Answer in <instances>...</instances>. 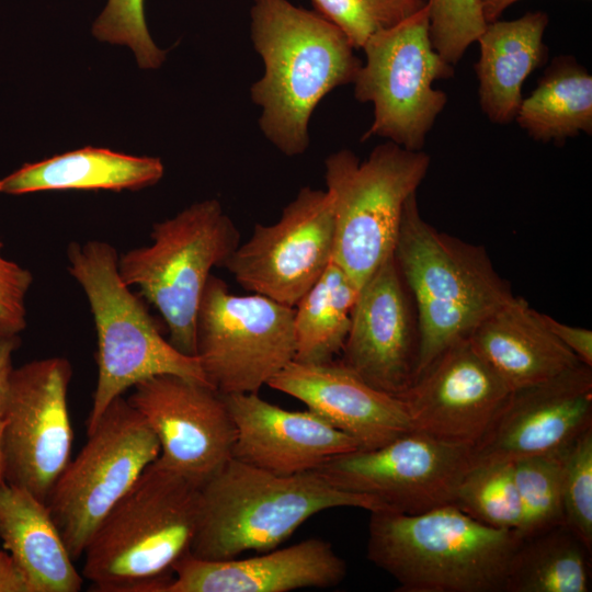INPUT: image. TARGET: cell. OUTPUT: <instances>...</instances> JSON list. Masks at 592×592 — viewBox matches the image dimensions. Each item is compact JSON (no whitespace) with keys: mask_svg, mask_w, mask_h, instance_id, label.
I'll return each instance as SVG.
<instances>
[{"mask_svg":"<svg viewBox=\"0 0 592 592\" xmlns=\"http://www.w3.org/2000/svg\"><path fill=\"white\" fill-rule=\"evenodd\" d=\"M201 488L158 458L99 523L82 577L94 591L163 592L190 553Z\"/></svg>","mask_w":592,"mask_h":592,"instance_id":"7a4b0ae2","label":"cell"},{"mask_svg":"<svg viewBox=\"0 0 592 592\" xmlns=\"http://www.w3.org/2000/svg\"><path fill=\"white\" fill-rule=\"evenodd\" d=\"M159 454V442L140 413L123 396L116 398L88 432L86 445L46 501L75 560L106 513Z\"/></svg>","mask_w":592,"mask_h":592,"instance_id":"8fae6325","label":"cell"},{"mask_svg":"<svg viewBox=\"0 0 592 592\" xmlns=\"http://www.w3.org/2000/svg\"><path fill=\"white\" fill-rule=\"evenodd\" d=\"M250 19L251 42L264 65L250 88L262 109L259 127L282 153L299 156L309 146L308 125L319 102L353 83L363 61L340 29L288 0H254Z\"/></svg>","mask_w":592,"mask_h":592,"instance_id":"6da1fadb","label":"cell"},{"mask_svg":"<svg viewBox=\"0 0 592 592\" xmlns=\"http://www.w3.org/2000/svg\"><path fill=\"white\" fill-rule=\"evenodd\" d=\"M592 428V367L578 364L547 380L512 390L474 460L555 454Z\"/></svg>","mask_w":592,"mask_h":592,"instance_id":"ac0fdd59","label":"cell"},{"mask_svg":"<svg viewBox=\"0 0 592 592\" xmlns=\"http://www.w3.org/2000/svg\"><path fill=\"white\" fill-rule=\"evenodd\" d=\"M394 258L418 316L415 378L515 296L483 246L439 231L422 217L417 193L405 204Z\"/></svg>","mask_w":592,"mask_h":592,"instance_id":"5b68a950","label":"cell"},{"mask_svg":"<svg viewBox=\"0 0 592 592\" xmlns=\"http://www.w3.org/2000/svg\"><path fill=\"white\" fill-rule=\"evenodd\" d=\"M360 288L333 261L294 306L295 358L325 363L340 354Z\"/></svg>","mask_w":592,"mask_h":592,"instance_id":"83f0119b","label":"cell"},{"mask_svg":"<svg viewBox=\"0 0 592 592\" xmlns=\"http://www.w3.org/2000/svg\"><path fill=\"white\" fill-rule=\"evenodd\" d=\"M345 561L331 543L309 538L244 559L204 560L187 553L163 592H289L340 584Z\"/></svg>","mask_w":592,"mask_h":592,"instance_id":"44dd1931","label":"cell"},{"mask_svg":"<svg viewBox=\"0 0 592 592\" xmlns=\"http://www.w3.org/2000/svg\"><path fill=\"white\" fill-rule=\"evenodd\" d=\"M67 258L69 273L87 295L98 337V382L87 432L126 389L152 376L174 374L207 384L198 358L161 335L141 298L122 281L112 244L71 242Z\"/></svg>","mask_w":592,"mask_h":592,"instance_id":"8992f818","label":"cell"},{"mask_svg":"<svg viewBox=\"0 0 592 592\" xmlns=\"http://www.w3.org/2000/svg\"><path fill=\"white\" fill-rule=\"evenodd\" d=\"M134 388L127 400L156 435L163 465L201 488L232 458L236 428L209 385L162 374Z\"/></svg>","mask_w":592,"mask_h":592,"instance_id":"9a60e30c","label":"cell"},{"mask_svg":"<svg viewBox=\"0 0 592 592\" xmlns=\"http://www.w3.org/2000/svg\"><path fill=\"white\" fill-rule=\"evenodd\" d=\"M0 592H32L25 574L5 549H0Z\"/></svg>","mask_w":592,"mask_h":592,"instance_id":"74e56055","label":"cell"},{"mask_svg":"<svg viewBox=\"0 0 592 592\" xmlns=\"http://www.w3.org/2000/svg\"><path fill=\"white\" fill-rule=\"evenodd\" d=\"M267 386L304 402L354 439L360 449L384 446L413 431L408 408L400 397L372 387L341 361H292Z\"/></svg>","mask_w":592,"mask_h":592,"instance_id":"ffe728a7","label":"cell"},{"mask_svg":"<svg viewBox=\"0 0 592 592\" xmlns=\"http://www.w3.org/2000/svg\"><path fill=\"white\" fill-rule=\"evenodd\" d=\"M534 140L562 146L592 135V76L573 56L555 57L514 119Z\"/></svg>","mask_w":592,"mask_h":592,"instance_id":"484cf974","label":"cell"},{"mask_svg":"<svg viewBox=\"0 0 592 592\" xmlns=\"http://www.w3.org/2000/svg\"><path fill=\"white\" fill-rule=\"evenodd\" d=\"M164 173L156 157H136L105 148L86 147L25 163L0 180V193L21 195L42 191L139 190Z\"/></svg>","mask_w":592,"mask_h":592,"instance_id":"d4e9b609","label":"cell"},{"mask_svg":"<svg viewBox=\"0 0 592 592\" xmlns=\"http://www.w3.org/2000/svg\"><path fill=\"white\" fill-rule=\"evenodd\" d=\"M71 374L69 361L54 356L13 368L9 380L0 445L3 480L43 502L70 462Z\"/></svg>","mask_w":592,"mask_h":592,"instance_id":"7c38bea8","label":"cell"},{"mask_svg":"<svg viewBox=\"0 0 592 592\" xmlns=\"http://www.w3.org/2000/svg\"><path fill=\"white\" fill-rule=\"evenodd\" d=\"M591 553L566 524L521 537L505 592H589Z\"/></svg>","mask_w":592,"mask_h":592,"instance_id":"4316f807","label":"cell"},{"mask_svg":"<svg viewBox=\"0 0 592 592\" xmlns=\"http://www.w3.org/2000/svg\"><path fill=\"white\" fill-rule=\"evenodd\" d=\"M419 340L415 306L392 253L360 287L341 362L399 397L415 379Z\"/></svg>","mask_w":592,"mask_h":592,"instance_id":"e0dca14e","label":"cell"},{"mask_svg":"<svg viewBox=\"0 0 592 592\" xmlns=\"http://www.w3.org/2000/svg\"><path fill=\"white\" fill-rule=\"evenodd\" d=\"M516 530L496 528L454 504L418 514L371 511L367 558L401 592H505Z\"/></svg>","mask_w":592,"mask_h":592,"instance_id":"3957f363","label":"cell"},{"mask_svg":"<svg viewBox=\"0 0 592 592\" xmlns=\"http://www.w3.org/2000/svg\"><path fill=\"white\" fill-rule=\"evenodd\" d=\"M20 345V335H0V445L9 380L12 369L14 368L12 365V356ZM1 482H4V480L0 449V483Z\"/></svg>","mask_w":592,"mask_h":592,"instance_id":"8d00e7d4","label":"cell"},{"mask_svg":"<svg viewBox=\"0 0 592 592\" xmlns=\"http://www.w3.org/2000/svg\"><path fill=\"white\" fill-rule=\"evenodd\" d=\"M420 1H421L422 3H424V4H425V2H426V0H420Z\"/></svg>","mask_w":592,"mask_h":592,"instance_id":"ab89813d","label":"cell"},{"mask_svg":"<svg viewBox=\"0 0 592 592\" xmlns=\"http://www.w3.org/2000/svg\"><path fill=\"white\" fill-rule=\"evenodd\" d=\"M236 428L232 457L258 468L295 475L318 469L358 443L311 410L291 411L259 392L223 395Z\"/></svg>","mask_w":592,"mask_h":592,"instance_id":"d6986e66","label":"cell"},{"mask_svg":"<svg viewBox=\"0 0 592 592\" xmlns=\"http://www.w3.org/2000/svg\"><path fill=\"white\" fill-rule=\"evenodd\" d=\"M510 390L547 380L581 362L523 297L482 320L468 337ZM583 364V363H582Z\"/></svg>","mask_w":592,"mask_h":592,"instance_id":"7402d4cb","label":"cell"},{"mask_svg":"<svg viewBox=\"0 0 592 592\" xmlns=\"http://www.w3.org/2000/svg\"><path fill=\"white\" fill-rule=\"evenodd\" d=\"M548 22L546 12L531 11L515 20L487 23L478 37L474 69L479 105L491 123L505 125L515 119L524 81L548 60L544 42Z\"/></svg>","mask_w":592,"mask_h":592,"instance_id":"603a6c76","label":"cell"},{"mask_svg":"<svg viewBox=\"0 0 592 592\" xmlns=\"http://www.w3.org/2000/svg\"><path fill=\"white\" fill-rule=\"evenodd\" d=\"M315 11L340 29L354 49L375 33L403 21L424 3L420 0H311Z\"/></svg>","mask_w":592,"mask_h":592,"instance_id":"1f68e13d","label":"cell"},{"mask_svg":"<svg viewBox=\"0 0 592 592\" xmlns=\"http://www.w3.org/2000/svg\"><path fill=\"white\" fill-rule=\"evenodd\" d=\"M430 164L431 157L423 150L388 140L364 161L349 149L325 160L334 214L332 261L358 288L394 253L405 204L417 193Z\"/></svg>","mask_w":592,"mask_h":592,"instance_id":"ba28073f","label":"cell"},{"mask_svg":"<svg viewBox=\"0 0 592 592\" xmlns=\"http://www.w3.org/2000/svg\"><path fill=\"white\" fill-rule=\"evenodd\" d=\"M343 506L384 509L369 496L337 488L317 470L277 475L232 457L201 487L190 554L227 560L250 550L265 553L316 513Z\"/></svg>","mask_w":592,"mask_h":592,"instance_id":"277c9868","label":"cell"},{"mask_svg":"<svg viewBox=\"0 0 592 592\" xmlns=\"http://www.w3.org/2000/svg\"><path fill=\"white\" fill-rule=\"evenodd\" d=\"M516 1L520 0H480L486 22L499 20L503 11Z\"/></svg>","mask_w":592,"mask_h":592,"instance_id":"f35d334b","label":"cell"},{"mask_svg":"<svg viewBox=\"0 0 592 592\" xmlns=\"http://www.w3.org/2000/svg\"><path fill=\"white\" fill-rule=\"evenodd\" d=\"M473 463V448L411 431L377 448L334 456L316 470L337 488L374 498L385 510L418 514L453 504Z\"/></svg>","mask_w":592,"mask_h":592,"instance_id":"4fadbf2b","label":"cell"},{"mask_svg":"<svg viewBox=\"0 0 592 592\" xmlns=\"http://www.w3.org/2000/svg\"><path fill=\"white\" fill-rule=\"evenodd\" d=\"M0 539L25 574L32 592H78L83 577L73 565L46 502L0 483Z\"/></svg>","mask_w":592,"mask_h":592,"instance_id":"cb8c5ba5","label":"cell"},{"mask_svg":"<svg viewBox=\"0 0 592 592\" xmlns=\"http://www.w3.org/2000/svg\"><path fill=\"white\" fill-rule=\"evenodd\" d=\"M453 504L486 525L517 530L521 510L513 462L474 460L458 483Z\"/></svg>","mask_w":592,"mask_h":592,"instance_id":"f1b7e54d","label":"cell"},{"mask_svg":"<svg viewBox=\"0 0 592 592\" xmlns=\"http://www.w3.org/2000/svg\"><path fill=\"white\" fill-rule=\"evenodd\" d=\"M151 243L118 255L122 281L162 316L170 343L195 356V320L214 267L239 246V231L216 198L195 203L157 223Z\"/></svg>","mask_w":592,"mask_h":592,"instance_id":"52a82bcc","label":"cell"},{"mask_svg":"<svg viewBox=\"0 0 592 592\" xmlns=\"http://www.w3.org/2000/svg\"><path fill=\"white\" fill-rule=\"evenodd\" d=\"M510 392L466 338L444 350L399 397L408 408L413 431L474 448Z\"/></svg>","mask_w":592,"mask_h":592,"instance_id":"2e32d148","label":"cell"},{"mask_svg":"<svg viewBox=\"0 0 592 592\" xmlns=\"http://www.w3.org/2000/svg\"><path fill=\"white\" fill-rule=\"evenodd\" d=\"M424 4L398 24L372 35L362 49L353 82L354 98L373 104V122L362 135L386 138L408 150H422L426 136L447 104L436 80L454 77V65L433 47Z\"/></svg>","mask_w":592,"mask_h":592,"instance_id":"9c48e42d","label":"cell"},{"mask_svg":"<svg viewBox=\"0 0 592 592\" xmlns=\"http://www.w3.org/2000/svg\"><path fill=\"white\" fill-rule=\"evenodd\" d=\"M542 318L551 333L570 350L581 363L592 367V331L566 325L542 312Z\"/></svg>","mask_w":592,"mask_h":592,"instance_id":"d590c367","label":"cell"},{"mask_svg":"<svg viewBox=\"0 0 592 592\" xmlns=\"http://www.w3.org/2000/svg\"><path fill=\"white\" fill-rule=\"evenodd\" d=\"M92 32L100 41L128 45L141 68H158L166 58L148 33L144 0H109Z\"/></svg>","mask_w":592,"mask_h":592,"instance_id":"836d02e7","label":"cell"},{"mask_svg":"<svg viewBox=\"0 0 592 592\" xmlns=\"http://www.w3.org/2000/svg\"><path fill=\"white\" fill-rule=\"evenodd\" d=\"M294 307L236 295L210 275L195 320V356L221 395L259 392L295 358Z\"/></svg>","mask_w":592,"mask_h":592,"instance_id":"30bf717a","label":"cell"},{"mask_svg":"<svg viewBox=\"0 0 592 592\" xmlns=\"http://www.w3.org/2000/svg\"><path fill=\"white\" fill-rule=\"evenodd\" d=\"M425 5L432 45L455 66L487 25L480 0H426Z\"/></svg>","mask_w":592,"mask_h":592,"instance_id":"d6a6232c","label":"cell"},{"mask_svg":"<svg viewBox=\"0 0 592 592\" xmlns=\"http://www.w3.org/2000/svg\"><path fill=\"white\" fill-rule=\"evenodd\" d=\"M334 214L328 191L305 186L272 225L257 224L225 267L247 291L294 307L332 261Z\"/></svg>","mask_w":592,"mask_h":592,"instance_id":"5bb4252c","label":"cell"},{"mask_svg":"<svg viewBox=\"0 0 592 592\" xmlns=\"http://www.w3.org/2000/svg\"><path fill=\"white\" fill-rule=\"evenodd\" d=\"M559 455L565 524L592 551V428Z\"/></svg>","mask_w":592,"mask_h":592,"instance_id":"4dcf8cb0","label":"cell"},{"mask_svg":"<svg viewBox=\"0 0 592 592\" xmlns=\"http://www.w3.org/2000/svg\"><path fill=\"white\" fill-rule=\"evenodd\" d=\"M559 454L560 452L513 462L521 510V521L516 532L521 537L565 524Z\"/></svg>","mask_w":592,"mask_h":592,"instance_id":"f546056e","label":"cell"},{"mask_svg":"<svg viewBox=\"0 0 592 592\" xmlns=\"http://www.w3.org/2000/svg\"><path fill=\"white\" fill-rule=\"evenodd\" d=\"M0 240V335H19L26 327V294L33 283L30 270L5 259Z\"/></svg>","mask_w":592,"mask_h":592,"instance_id":"e575fe53","label":"cell"}]
</instances>
